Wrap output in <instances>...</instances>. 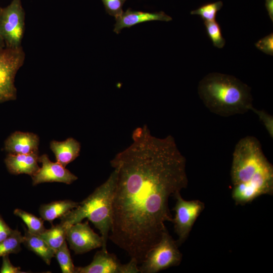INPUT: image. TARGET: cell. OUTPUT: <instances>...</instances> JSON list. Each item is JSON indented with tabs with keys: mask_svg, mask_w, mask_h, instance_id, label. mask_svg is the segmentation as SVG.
Masks as SVG:
<instances>
[{
	"mask_svg": "<svg viewBox=\"0 0 273 273\" xmlns=\"http://www.w3.org/2000/svg\"><path fill=\"white\" fill-rule=\"evenodd\" d=\"M132 142L110 161L117 176L109 239L138 264L172 221L168 200L188 186L186 160L173 136L136 128Z\"/></svg>",
	"mask_w": 273,
	"mask_h": 273,
	"instance_id": "cell-1",
	"label": "cell"
},
{
	"mask_svg": "<svg viewBox=\"0 0 273 273\" xmlns=\"http://www.w3.org/2000/svg\"><path fill=\"white\" fill-rule=\"evenodd\" d=\"M198 93L209 111L223 117L244 114L253 106L251 88L229 74H208L200 81Z\"/></svg>",
	"mask_w": 273,
	"mask_h": 273,
	"instance_id": "cell-2",
	"label": "cell"
},
{
	"mask_svg": "<svg viewBox=\"0 0 273 273\" xmlns=\"http://www.w3.org/2000/svg\"><path fill=\"white\" fill-rule=\"evenodd\" d=\"M117 172L114 169L108 179L82 202L60 218L68 228L84 218L99 230L103 240L102 249L107 251V243L112 222V204Z\"/></svg>",
	"mask_w": 273,
	"mask_h": 273,
	"instance_id": "cell-3",
	"label": "cell"
},
{
	"mask_svg": "<svg viewBox=\"0 0 273 273\" xmlns=\"http://www.w3.org/2000/svg\"><path fill=\"white\" fill-rule=\"evenodd\" d=\"M231 177L233 186L273 177V166L264 155L261 144L255 137L245 136L236 145Z\"/></svg>",
	"mask_w": 273,
	"mask_h": 273,
	"instance_id": "cell-4",
	"label": "cell"
},
{
	"mask_svg": "<svg viewBox=\"0 0 273 273\" xmlns=\"http://www.w3.org/2000/svg\"><path fill=\"white\" fill-rule=\"evenodd\" d=\"M178 247L168 231H165L158 243L147 252L139 266L140 272L156 273L178 265L182 259Z\"/></svg>",
	"mask_w": 273,
	"mask_h": 273,
	"instance_id": "cell-5",
	"label": "cell"
},
{
	"mask_svg": "<svg viewBox=\"0 0 273 273\" xmlns=\"http://www.w3.org/2000/svg\"><path fill=\"white\" fill-rule=\"evenodd\" d=\"M25 53L22 47L0 50V103L15 100L16 75L24 64Z\"/></svg>",
	"mask_w": 273,
	"mask_h": 273,
	"instance_id": "cell-6",
	"label": "cell"
},
{
	"mask_svg": "<svg viewBox=\"0 0 273 273\" xmlns=\"http://www.w3.org/2000/svg\"><path fill=\"white\" fill-rule=\"evenodd\" d=\"M25 30V12L21 0H12L10 5L0 11V36L5 47L18 48L21 43Z\"/></svg>",
	"mask_w": 273,
	"mask_h": 273,
	"instance_id": "cell-7",
	"label": "cell"
},
{
	"mask_svg": "<svg viewBox=\"0 0 273 273\" xmlns=\"http://www.w3.org/2000/svg\"><path fill=\"white\" fill-rule=\"evenodd\" d=\"M176 202L173 208L175 216L172 222L174 231L178 236L176 241L178 246L188 238L197 218L203 211L204 204L199 200H186L181 196L180 192L173 196Z\"/></svg>",
	"mask_w": 273,
	"mask_h": 273,
	"instance_id": "cell-8",
	"label": "cell"
},
{
	"mask_svg": "<svg viewBox=\"0 0 273 273\" xmlns=\"http://www.w3.org/2000/svg\"><path fill=\"white\" fill-rule=\"evenodd\" d=\"M138 264L131 259L121 264L116 256L103 250L97 251L91 263L85 266H75V273H138Z\"/></svg>",
	"mask_w": 273,
	"mask_h": 273,
	"instance_id": "cell-9",
	"label": "cell"
},
{
	"mask_svg": "<svg viewBox=\"0 0 273 273\" xmlns=\"http://www.w3.org/2000/svg\"><path fill=\"white\" fill-rule=\"evenodd\" d=\"M66 240L75 254H83L103 246L101 236L93 231L88 221L69 226L67 230Z\"/></svg>",
	"mask_w": 273,
	"mask_h": 273,
	"instance_id": "cell-10",
	"label": "cell"
},
{
	"mask_svg": "<svg viewBox=\"0 0 273 273\" xmlns=\"http://www.w3.org/2000/svg\"><path fill=\"white\" fill-rule=\"evenodd\" d=\"M42 166L31 176L34 186L44 183L59 182L70 185L78 177L59 163L51 161L43 154L38 158Z\"/></svg>",
	"mask_w": 273,
	"mask_h": 273,
	"instance_id": "cell-11",
	"label": "cell"
},
{
	"mask_svg": "<svg viewBox=\"0 0 273 273\" xmlns=\"http://www.w3.org/2000/svg\"><path fill=\"white\" fill-rule=\"evenodd\" d=\"M273 194V179H264L233 186L232 197L237 205L251 202L263 195Z\"/></svg>",
	"mask_w": 273,
	"mask_h": 273,
	"instance_id": "cell-12",
	"label": "cell"
},
{
	"mask_svg": "<svg viewBox=\"0 0 273 273\" xmlns=\"http://www.w3.org/2000/svg\"><path fill=\"white\" fill-rule=\"evenodd\" d=\"M172 18L163 11L155 12H145L134 11L128 8L125 12L115 18L113 31L119 34L124 28H130L136 24L151 21H161L168 22Z\"/></svg>",
	"mask_w": 273,
	"mask_h": 273,
	"instance_id": "cell-13",
	"label": "cell"
},
{
	"mask_svg": "<svg viewBox=\"0 0 273 273\" xmlns=\"http://www.w3.org/2000/svg\"><path fill=\"white\" fill-rule=\"evenodd\" d=\"M39 138L31 132L16 131L6 140L5 149L13 154L38 153Z\"/></svg>",
	"mask_w": 273,
	"mask_h": 273,
	"instance_id": "cell-14",
	"label": "cell"
},
{
	"mask_svg": "<svg viewBox=\"0 0 273 273\" xmlns=\"http://www.w3.org/2000/svg\"><path fill=\"white\" fill-rule=\"evenodd\" d=\"M38 153L13 154L9 153L5 162L9 171L14 174H26L31 176L39 169Z\"/></svg>",
	"mask_w": 273,
	"mask_h": 273,
	"instance_id": "cell-15",
	"label": "cell"
},
{
	"mask_svg": "<svg viewBox=\"0 0 273 273\" xmlns=\"http://www.w3.org/2000/svg\"><path fill=\"white\" fill-rule=\"evenodd\" d=\"M50 148L56 156L57 162L66 167L79 155L81 146L77 141L69 138L63 142L52 141Z\"/></svg>",
	"mask_w": 273,
	"mask_h": 273,
	"instance_id": "cell-16",
	"label": "cell"
},
{
	"mask_svg": "<svg viewBox=\"0 0 273 273\" xmlns=\"http://www.w3.org/2000/svg\"><path fill=\"white\" fill-rule=\"evenodd\" d=\"M79 203L70 200L53 201L42 205L39 209V213L44 220L52 224L57 218H61L71 210L77 207Z\"/></svg>",
	"mask_w": 273,
	"mask_h": 273,
	"instance_id": "cell-17",
	"label": "cell"
},
{
	"mask_svg": "<svg viewBox=\"0 0 273 273\" xmlns=\"http://www.w3.org/2000/svg\"><path fill=\"white\" fill-rule=\"evenodd\" d=\"M23 243L30 251L39 256L46 264L50 265L55 250L40 236L25 230Z\"/></svg>",
	"mask_w": 273,
	"mask_h": 273,
	"instance_id": "cell-18",
	"label": "cell"
},
{
	"mask_svg": "<svg viewBox=\"0 0 273 273\" xmlns=\"http://www.w3.org/2000/svg\"><path fill=\"white\" fill-rule=\"evenodd\" d=\"M67 229V227L60 222L53 225L50 229H46L40 236L52 248L56 250L66 241Z\"/></svg>",
	"mask_w": 273,
	"mask_h": 273,
	"instance_id": "cell-19",
	"label": "cell"
},
{
	"mask_svg": "<svg viewBox=\"0 0 273 273\" xmlns=\"http://www.w3.org/2000/svg\"><path fill=\"white\" fill-rule=\"evenodd\" d=\"M14 214L24 221L29 233L40 235L46 230L42 218L19 208L14 210Z\"/></svg>",
	"mask_w": 273,
	"mask_h": 273,
	"instance_id": "cell-20",
	"label": "cell"
},
{
	"mask_svg": "<svg viewBox=\"0 0 273 273\" xmlns=\"http://www.w3.org/2000/svg\"><path fill=\"white\" fill-rule=\"evenodd\" d=\"M23 242V236L18 230H13L10 236L0 242V257L19 252Z\"/></svg>",
	"mask_w": 273,
	"mask_h": 273,
	"instance_id": "cell-21",
	"label": "cell"
},
{
	"mask_svg": "<svg viewBox=\"0 0 273 273\" xmlns=\"http://www.w3.org/2000/svg\"><path fill=\"white\" fill-rule=\"evenodd\" d=\"M55 256L63 273H75L74 265L66 241L55 250Z\"/></svg>",
	"mask_w": 273,
	"mask_h": 273,
	"instance_id": "cell-22",
	"label": "cell"
},
{
	"mask_svg": "<svg viewBox=\"0 0 273 273\" xmlns=\"http://www.w3.org/2000/svg\"><path fill=\"white\" fill-rule=\"evenodd\" d=\"M222 2L219 1L207 3L191 12V15L200 16L204 21L215 20L217 13L222 8Z\"/></svg>",
	"mask_w": 273,
	"mask_h": 273,
	"instance_id": "cell-23",
	"label": "cell"
},
{
	"mask_svg": "<svg viewBox=\"0 0 273 273\" xmlns=\"http://www.w3.org/2000/svg\"><path fill=\"white\" fill-rule=\"evenodd\" d=\"M206 32L213 46L218 49L223 48L225 40L222 36L221 28L216 21H204Z\"/></svg>",
	"mask_w": 273,
	"mask_h": 273,
	"instance_id": "cell-24",
	"label": "cell"
},
{
	"mask_svg": "<svg viewBox=\"0 0 273 273\" xmlns=\"http://www.w3.org/2000/svg\"><path fill=\"white\" fill-rule=\"evenodd\" d=\"M106 12L116 18L123 12L122 7L126 0H101Z\"/></svg>",
	"mask_w": 273,
	"mask_h": 273,
	"instance_id": "cell-25",
	"label": "cell"
},
{
	"mask_svg": "<svg viewBox=\"0 0 273 273\" xmlns=\"http://www.w3.org/2000/svg\"><path fill=\"white\" fill-rule=\"evenodd\" d=\"M254 113L258 117L262 122L268 134L273 138V117L263 110H258L253 106L251 108Z\"/></svg>",
	"mask_w": 273,
	"mask_h": 273,
	"instance_id": "cell-26",
	"label": "cell"
},
{
	"mask_svg": "<svg viewBox=\"0 0 273 273\" xmlns=\"http://www.w3.org/2000/svg\"><path fill=\"white\" fill-rule=\"evenodd\" d=\"M255 46L258 50L265 54L272 56L273 33H271L261 38L255 43Z\"/></svg>",
	"mask_w": 273,
	"mask_h": 273,
	"instance_id": "cell-27",
	"label": "cell"
},
{
	"mask_svg": "<svg viewBox=\"0 0 273 273\" xmlns=\"http://www.w3.org/2000/svg\"><path fill=\"white\" fill-rule=\"evenodd\" d=\"M3 257L2 267L0 270L1 273H24L20 267L14 266L11 262L8 255Z\"/></svg>",
	"mask_w": 273,
	"mask_h": 273,
	"instance_id": "cell-28",
	"label": "cell"
},
{
	"mask_svg": "<svg viewBox=\"0 0 273 273\" xmlns=\"http://www.w3.org/2000/svg\"><path fill=\"white\" fill-rule=\"evenodd\" d=\"M13 231L5 222L0 214V242L10 236Z\"/></svg>",
	"mask_w": 273,
	"mask_h": 273,
	"instance_id": "cell-29",
	"label": "cell"
},
{
	"mask_svg": "<svg viewBox=\"0 0 273 273\" xmlns=\"http://www.w3.org/2000/svg\"><path fill=\"white\" fill-rule=\"evenodd\" d=\"M265 7L268 15L273 22V0H265Z\"/></svg>",
	"mask_w": 273,
	"mask_h": 273,
	"instance_id": "cell-30",
	"label": "cell"
},
{
	"mask_svg": "<svg viewBox=\"0 0 273 273\" xmlns=\"http://www.w3.org/2000/svg\"><path fill=\"white\" fill-rule=\"evenodd\" d=\"M5 44L4 42V40L2 38V37L0 36V50L5 48Z\"/></svg>",
	"mask_w": 273,
	"mask_h": 273,
	"instance_id": "cell-31",
	"label": "cell"
},
{
	"mask_svg": "<svg viewBox=\"0 0 273 273\" xmlns=\"http://www.w3.org/2000/svg\"><path fill=\"white\" fill-rule=\"evenodd\" d=\"M1 9H2V8L0 7V11H1Z\"/></svg>",
	"mask_w": 273,
	"mask_h": 273,
	"instance_id": "cell-32",
	"label": "cell"
}]
</instances>
